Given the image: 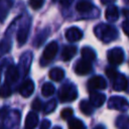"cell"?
I'll return each instance as SVG.
<instances>
[{"label": "cell", "instance_id": "obj_1", "mask_svg": "<svg viewBox=\"0 0 129 129\" xmlns=\"http://www.w3.org/2000/svg\"><path fill=\"white\" fill-rule=\"evenodd\" d=\"M95 34L105 42H110L111 40H114L118 36L117 30L113 26L108 24H101L95 27Z\"/></svg>", "mask_w": 129, "mask_h": 129}, {"label": "cell", "instance_id": "obj_2", "mask_svg": "<svg viewBox=\"0 0 129 129\" xmlns=\"http://www.w3.org/2000/svg\"><path fill=\"white\" fill-rule=\"evenodd\" d=\"M78 97V91L74 85L67 84L62 86L58 93V98L60 102H72Z\"/></svg>", "mask_w": 129, "mask_h": 129}, {"label": "cell", "instance_id": "obj_3", "mask_svg": "<svg viewBox=\"0 0 129 129\" xmlns=\"http://www.w3.org/2000/svg\"><path fill=\"white\" fill-rule=\"evenodd\" d=\"M124 56H125L124 50L121 47H114V48L110 49L107 53L108 61L113 66L121 64L124 60Z\"/></svg>", "mask_w": 129, "mask_h": 129}, {"label": "cell", "instance_id": "obj_4", "mask_svg": "<svg viewBox=\"0 0 129 129\" xmlns=\"http://www.w3.org/2000/svg\"><path fill=\"white\" fill-rule=\"evenodd\" d=\"M108 108L124 112L128 109V102L125 98L119 96H113L108 101Z\"/></svg>", "mask_w": 129, "mask_h": 129}, {"label": "cell", "instance_id": "obj_5", "mask_svg": "<svg viewBox=\"0 0 129 129\" xmlns=\"http://www.w3.org/2000/svg\"><path fill=\"white\" fill-rule=\"evenodd\" d=\"M57 48H58V45H57V42L56 41H51L49 42L46 47L44 48L43 52H42V62L45 61H50L54 58L56 52H57Z\"/></svg>", "mask_w": 129, "mask_h": 129}, {"label": "cell", "instance_id": "obj_6", "mask_svg": "<svg viewBox=\"0 0 129 129\" xmlns=\"http://www.w3.org/2000/svg\"><path fill=\"white\" fill-rule=\"evenodd\" d=\"M107 83L105 79L101 76H95L90 79L88 83V88L90 91H97V90H103L106 89Z\"/></svg>", "mask_w": 129, "mask_h": 129}, {"label": "cell", "instance_id": "obj_7", "mask_svg": "<svg viewBox=\"0 0 129 129\" xmlns=\"http://www.w3.org/2000/svg\"><path fill=\"white\" fill-rule=\"evenodd\" d=\"M92 64H91V61L89 60H86V59H81L77 62L76 67H75V72L77 75L79 76H85L87 74H89L91 71H92Z\"/></svg>", "mask_w": 129, "mask_h": 129}, {"label": "cell", "instance_id": "obj_8", "mask_svg": "<svg viewBox=\"0 0 129 129\" xmlns=\"http://www.w3.org/2000/svg\"><path fill=\"white\" fill-rule=\"evenodd\" d=\"M34 92V83L31 80H25L19 87V93L22 97L28 98Z\"/></svg>", "mask_w": 129, "mask_h": 129}, {"label": "cell", "instance_id": "obj_9", "mask_svg": "<svg viewBox=\"0 0 129 129\" xmlns=\"http://www.w3.org/2000/svg\"><path fill=\"white\" fill-rule=\"evenodd\" d=\"M111 81H112L113 89L115 91H123L127 88V79L124 75H120L118 73V75Z\"/></svg>", "mask_w": 129, "mask_h": 129}, {"label": "cell", "instance_id": "obj_10", "mask_svg": "<svg viewBox=\"0 0 129 129\" xmlns=\"http://www.w3.org/2000/svg\"><path fill=\"white\" fill-rule=\"evenodd\" d=\"M83 37V32L80 28L78 27H70L66 31V38L67 40L73 42V41H78Z\"/></svg>", "mask_w": 129, "mask_h": 129}, {"label": "cell", "instance_id": "obj_11", "mask_svg": "<svg viewBox=\"0 0 129 129\" xmlns=\"http://www.w3.org/2000/svg\"><path fill=\"white\" fill-rule=\"evenodd\" d=\"M90 92V103L93 105V107H101L106 101V96L104 94L97 93V91Z\"/></svg>", "mask_w": 129, "mask_h": 129}, {"label": "cell", "instance_id": "obj_12", "mask_svg": "<svg viewBox=\"0 0 129 129\" xmlns=\"http://www.w3.org/2000/svg\"><path fill=\"white\" fill-rule=\"evenodd\" d=\"M29 26H30L29 22H27V23L23 24L19 28V30L17 32V41H18L19 45H23L26 42L27 36H28V32H29Z\"/></svg>", "mask_w": 129, "mask_h": 129}, {"label": "cell", "instance_id": "obj_13", "mask_svg": "<svg viewBox=\"0 0 129 129\" xmlns=\"http://www.w3.org/2000/svg\"><path fill=\"white\" fill-rule=\"evenodd\" d=\"M18 77H19V73H18L17 68L15 66H10L7 69V72H6V75H5V81H6V83L7 84L15 83L18 80Z\"/></svg>", "mask_w": 129, "mask_h": 129}, {"label": "cell", "instance_id": "obj_14", "mask_svg": "<svg viewBox=\"0 0 129 129\" xmlns=\"http://www.w3.org/2000/svg\"><path fill=\"white\" fill-rule=\"evenodd\" d=\"M105 16H106V19H107L109 22H115V21L119 18V11H118V8H117L115 5H110V6L106 9Z\"/></svg>", "mask_w": 129, "mask_h": 129}, {"label": "cell", "instance_id": "obj_15", "mask_svg": "<svg viewBox=\"0 0 129 129\" xmlns=\"http://www.w3.org/2000/svg\"><path fill=\"white\" fill-rule=\"evenodd\" d=\"M77 53V47L73 45H66L61 51V58L64 61H69Z\"/></svg>", "mask_w": 129, "mask_h": 129}, {"label": "cell", "instance_id": "obj_16", "mask_svg": "<svg viewBox=\"0 0 129 129\" xmlns=\"http://www.w3.org/2000/svg\"><path fill=\"white\" fill-rule=\"evenodd\" d=\"M38 124V116L34 112H29L25 118V128L30 129L36 127Z\"/></svg>", "mask_w": 129, "mask_h": 129}, {"label": "cell", "instance_id": "obj_17", "mask_svg": "<svg viewBox=\"0 0 129 129\" xmlns=\"http://www.w3.org/2000/svg\"><path fill=\"white\" fill-rule=\"evenodd\" d=\"M93 8H94V5L90 1H87V0H81L76 5V9L80 13H87L91 11Z\"/></svg>", "mask_w": 129, "mask_h": 129}, {"label": "cell", "instance_id": "obj_18", "mask_svg": "<svg viewBox=\"0 0 129 129\" xmlns=\"http://www.w3.org/2000/svg\"><path fill=\"white\" fill-rule=\"evenodd\" d=\"M64 77V72L60 68H53L49 71V79L55 82H59L63 79Z\"/></svg>", "mask_w": 129, "mask_h": 129}, {"label": "cell", "instance_id": "obj_19", "mask_svg": "<svg viewBox=\"0 0 129 129\" xmlns=\"http://www.w3.org/2000/svg\"><path fill=\"white\" fill-rule=\"evenodd\" d=\"M81 54H82V56H83L84 59L89 60V61H93L96 58V52L91 47H87V46L84 47L82 49V51H81Z\"/></svg>", "mask_w": 129, "mask_h": 129}, {"label": "cell", "instance_id": "obj_20", "mask_svg": "<svg viewBox=\"0 0 129 129\" xmlns=\"http://www.w3.org/2000/svg\"><path fill=\"white\" fill-rule=\"evenodd\" d=\"M80 110L83 112V114H85L86 116H90L92 115L93 111H94V107L93 105L89 102V101H86V100H83L81 103H80Z\"/></svg>", "mask_w": 129, "mask_h": 129}, {"label": "cell", "instance_id": "obj_21", "mask_svg": "<svg viewBox=\"0 0 129 129\" xmlns=\"http://www.w3.org/2000/svg\"><path fill=\"white\" fill-rule=\"evenodd\" d=\"M68 127L70 129H83L85 128V124L78 118H70L68 121Z\"/></svg>", "mask_w": 129, "mask_h": 129}, {"label": "cell", "instance_id": "obj_22", "mask_svg": "<svg viewBox=\"0 0 129 129\" xmlns=\"http://www.w3.org/2000/svg\"><path fill=\"white\" fill-rule=\"evenodd\" d=\"M54 91H55V88H54V86H53L52 84H50V83H45V84H43V86H42V88H41V94H42V96H44V97H49V96L53 95Z\"/></svg>", "mask_w": 129, "mask_h": 129}, {"label": "cell", "instance_id": "obj_23", "mask_svg": "<svg viewBox=\"0 0 129 129\" xmlns=\"http://www.w3.org/2000/svg\"><path fill=\"white\" fill-rule=\"evenodd\" d=\"M49 34V28H45L44 30H42L36 37V41H35V46H39L42 44V42L45 40V38L47 37V35Z\"/></svg>", "mask_w": 129, "mask_h": 129}, {"label": "cell", "instance_id": "obj_24", "mask_svg": "<svg viewBox=\"0 0 129 129\" xmlns=\"http://www.w3.org/2000/svg\"><path fill=\"white\" fill-rule=\"evenodd\" d=\"M55 108H56V101H55V99H51L50 101H48L45 104V106L43 108V112H44V114H49V113L53 112L55 110Z\"/></svg>", "mask_w": 129, "mask_h": 129}, {"label": "cell", "instance_id": "obj_25", "mask_svg": "<svg viewBox=\"0 0 129 129\" xmlns=\"http://www.w3.org/2000/svg\"><path fill=\"white\" fill-rule=\"evenodd\" d=\"M12 94V90L9 86V84L5 83L0 87V97L1 98H7Z\"/></svg>", "mask_w": 129, "mask_h": 129}, {"label": "cell", "instance_id": "obj_26", "mask_svg": "<svg viewBox=\"0 0 129 129\" xmlns=\"http://www.w3.org/2000/svg\"><path fill=\"white\" fill-rule=\"evenodd\" d=\"M10 46H11V41L10 39H3L0 42V53L4 54L7 51L10 50Z\"/></svg>", "mask_w": 129, "mask_h": 129}, {"label": "cell", "instance_id": "obj_27", "mask_svg": "<svg viewBox=\"0 0 129 129\" xmlns=\"http://www.w3.org/2000/svg\"><path fill=\"white\" fill-rule=\"evenodd\" d=\"M73 116H74V110L72 108H64L60 112V117L62 119H64V120H69Z\"/></svg>", "mask_w": 129, "mask_h": 129}, {"label": "cell", "instance_id": "obj_28", "mask_svg": "<svg viewBox=\"0 0 129 129\" xmlns=\"http://www.w3.org/2000/svg\"><path fill=\"white\" fill-rule=\"evenodd\" d=\"M43 4H44V0H29V5L34 10L41 8Z\"/></svg>", "mask_w": 129, "mask_h": 129}, {"label": "cell", "instance_id": "obj_29", "mask_svg": "<svg viewBox=\"0 0 129 129\" xmlns=\"http://www.w3.org/2000/svg\"><path fill=\"white\" fill-rule=\"evenodd\" d=\"M31 107H32L33 110H35V111H39V110L42 109V102L40 101V99L36 98V99H34V101L31 103Z\"/></svg>", "mask_w": 129, "mask_h": 129}, {"label": "cell", "instance_id": "obj_30", "mask_svg": "<svg viewBox=\"0 0 129 129\" xmlns=\"http://www.w3.org/2000/svg\"><path fill=\"white\" fill-rule=\"evenodd\" d=\"M106 75H107V77H108L110 80H112V79H114V78L118 75V72H117V70H115L114 68H107V69H106Z\"/></svg>", "mask_w": 129, "mask_h": 129}, {"label": "cell", "instance_id": "obj_31", "mask_svg": "<svg viewBox=\"0 0 129 129\" xmlns=\"http://www.w3.org/2000/svg\"><path fill=\"white\" fill-rule=\"evenodd\" d=\"M49 126H50V121H49V120H46V119L43 120L42 123L40 124V128H41V129H46V128H48Z\"/></svg>", "mask_w": 129, "mask_h": 129}, {"label": "cell", "instance_id": "obj_32", "mask_svg": "<svg viewBox=\"0 0 129 129\" xmlns=\"http://www.w3.org/2000/svg\"><path fill=\"white\" fill-rule=\"evenodd\" d=\"M73 1H74V0H60V4H61L62 6H64V7H69V6L72 4Z\"/></svg>", "mask_w": 129, "mask_h": 129}, {"label": "cell", "instance_id": "obj_33", "mask_svg": "<svg viewBox=\"0 0 129 129\" xmlns=\"http://www.w3.org/2000/svg\"><path fill=\"white\" fill-rule=\"evenodd\" d=\"M123 30H124V33L125 34L128 33V21H127V17L125 18V20L123 22Z\"/></svg>", "mask_w": 129, "mask_h": 129}, {"label": "cell", "instance_id": "obj_34", "mask_svg": "<svg viewBox=\"0 0 129 129\" xmlns=\"http://www.w3.org/2000/svg\"><path fill=\"white\" fill-rule=\"evenodd\" d=\"M116 0H101L102 4H111L113 2H115Z\"/></svg>", "mask_w": 129, "mask_h": 129}, {"label": "cell", "instance_id": "obj_35", "mask_svg": "<svg viewBox=\"0 0 129 129\" xmlns=\"http://www.w3.org/2000/svg\"><path fill=\"white\" fill-rule=\"evenodd\" d=\"M125 1H126V2H127V0H125Z\"/></svg>", "mask_w": 129, "mask_h": 129}]
</instances>
